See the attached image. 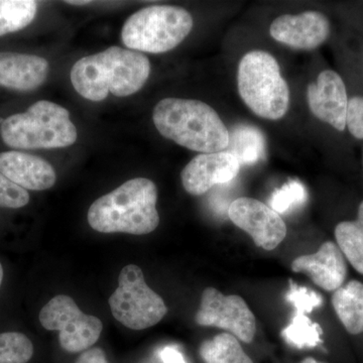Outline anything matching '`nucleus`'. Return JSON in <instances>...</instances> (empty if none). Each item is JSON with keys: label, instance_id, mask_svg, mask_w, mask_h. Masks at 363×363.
I'll list each match as a JSON object with an SVG mask.
<instances>
[{"label": "nucleus", "instance_id": "1", "mask_svg": "<svg viewBox=\"0 0 363 363\" xmlns=\"http://www.w3.org/2000/svg\"><path fill=\"white\" fill-rule=\"evenodd\" d=\"M150 60L143 52L111 47L79 60L71 69L74 89L99 102L109 94L126 97L138 92L150 77Z\"/></svg>", "mask_w": 363, "mask_h": 363}, {"label": "nucleus", "instance_id": "2", "mask_svg": "<svg viewBox=\"0 0 363 363\" xmlns=\"http://www.w3.org/2000/svg\"><path fill=\"white\" fill-rule=\"evenodd\" d=\"M154 182L135 178L95 200L88 210L91 228L101 233L145 235L160 224Z\"/></svg>", "mask_w": 363, "mask_h": 363}, {"label": "nucleus", "instance_id": "3", "mask_svg": "<svg viewBox=\"0 0 363 363\" xmlns=\"http://www.w3.org/2000/svg\"><path fill=\"white\" fill-rule=\"evenodd\" d=\"M152 121L161 135L201 154L225 150L229 131L211 106L199 100L164 98L155 106Z\"/></svg>", "mask_w": 363, "mask_h": 363}, {"label": "nucleus", "instance_id": "4", "mask_svg": "<svg viewBox=\"0 0 363 363\" xmlns=\"http://www.w3.org/2000/svg\"><path fill=\"white\" fill-rule=\"evenodd\" d=\"M0 136L11 149H59L74 145L78 133L70 112L54 102L40 100L25 112L0 119Z\"/></svg>", "mask_w": 363, "mask_h": 363}, {"label": "nucleus", "instance_id": "5", "mask_svg": "<svg viewBox=\"0 0 363 363\" xmlns=\"http://www.w3.org/2000/svg\"><path fill=\"white\" fill-rule=\"evenodd\" d=\"M238 92L248 108L262 118L278 121L290 105V89L281 77L278 61L269 52L252 51L241 59Z\"/></svg>", "mask_w": 363, "mask_h": 363}, {"label": "nucleus", "instance_id": "6", "mask_svg": "<svg viewBox=\"0 0 363 363\" xmlns=\"http://www.w3.org/2000/svg\"><path fill=\"white\" fill-rule=\"evenodd\" d=\"M194 26L183 7L150 6L131 14L123 25L121 40L128 50L162 54L175 49Z\"/></svg>", "mask_w": 363, "mask_h": 363}, {"label": "nucleus", "instance_id": "7", "mask_svg": "<svg viewBox=\"0 0 363 363\" xmlns=\"http://www.w3.org/2000/svg\"><path fill=\"white\" fill-rule=\"evenodd\" d=\"M111 313L117 321L133 330H143L161 322L168 313L161 296L147 285L136 264L121 269L118 288L109 298Z\"/></svg>", "mask_w": 363, "mask_h": 363}, {"label": "nucleus", "instance_id": "8", "mask_svg": "<svg viewBox=\"0 0 363 363\" xmlns=\"http://www.w3.org/2000/svg\"><path fill=\"white\" fill-rule=\"evenodd\" d=\"M39 320L45 330L60 332L62 348L71 353L90 350L104 330L99 318L84 314L75 301L66 295L51 298L40 309Z\"/></svg>", "mask_w": 363, "mask_h": 363}, {"label": "nucleus", "instance_id": "9", "mask_svg": "<svg viewBox=\"0 0 363 363\" xmlns=\"http://www.w3.org/2000/svg\"><path fill=\"white\" fill-rule=\"evenodd\" d=\"M200 326L217 327L250 343L257 332V321L247 303L238 295H223L215 288L203 291L201 305L195 316Z\"/></svg>", "mask_w": 363, "mask_h": 363}, {"label": "nucleus", "instance_id": "10", "mask_svg": "<svg viewBox=\"0 0 363 363\" xmlns=\"http://www.w3.org/2000/svg\"><path fill=\"white\" fill-rule=\"evenodd\" d=\"M228 217L233 224L252 236L257 247L264 250H274L286 238V223L279 214L253 198L234 200L228 207Z\"/></svg>", "mask_w": 363, "mask_h": 363}, {"label": "nucleus", "instance_id": "11", "mask_svg": "<svg viewBox=\"0 0 363 363\" xmlns=\"http://www.w3.org/2000/svg\"><path fill=\"white\" fill-rule=\"evenodd\" d=\"M330 21L320 11L283 14L272 21L269 33L277 42L296 50L316 49L330 35Z\"/></svg>", "mask_w": 363, "mask_h": 363}, {"label": "nucleus", "instance_id": "12", "mask_svg": "<svg viewBox=\"0 0 363 363\" xmlns=\"http://www.w3.org/2000/svg\"><path fill=\"white\" fill-rule=\"evenodd\" d=\"M240 167L238 159L226 150L201 154L183 169L182 184L189 194L201 196L214 186L233 181Z\"/></svg>", "mask_w": 363, "mask_h": 363}, {"label": "nucleus", "instance_id": "13", "mask_svg": "<svg viewBox=\"0 0 363 363\" xmlns=\"http://www.w3.org/2000/svg\"><path fill=\"white\" fill-rule=\"evenodd\" d=\"M310 111L323 123L338 131L346 128L348 96L343 79L333 70H324L307 90Z\"/></svg>", "mask_w": 363, "mask_h": 363}, {"label": "nucleus", "instance_id": "14", "mask_svg": "<svg viewBox=\"0 0 363 363\" xmlns=\"http://www.w3.org/2000/svg\"><path fill=\"white\" fill-rule=\"evenodd\" d=\"M292 269L308 274L315 285L327 292H335L343 286L347 276L345 257L332 241L324 242L313 255L297 257L292 262Z\"/></svg>", "mask_w": 363, "mask_h": 363}, {"label": "nucleus", "instance_id": "15", "mask_svg": "<svg viewBox=\"0 0 363 363\" xmlns=\"http://www.w3.org/2000/svg\"><path fill=\"white\" fill-rule=\"evenodd\" d=\"M0 173L26 191L48 190L57 181L49 162L20 150L0 152Z\"/></svg>", "mask_w": 363, "mask_h": 363}, {"label": "nucleus", "instance_id": "16", "mask_svg": "<svg viewBox=\"0 0 363 363\" xmlns=\"http://www.w3.org/2000/svg\"><path fill=\"white\" fill-rule=\"evenodd\" d=\"M49 72V62L43 57L0 52V87L16 92H30L44 84Z\"/></svg>", "mask_w": 363, "mask_h": 363}, {"label": "nucleus", "instance_id": "17", "mask_svg": "<svg viewBox=\"0 0 363 363\" xmlns=\"http://www.w3.org/2000/svg\"><path fill=\"white\" fill-rule=\"evenodd\" d=\"M332 305L344 328L353 335L363 332V284L348 281L332 296Z\"/></svg>", "mask_w": 363, "mask_h": 363}, {"label": "nucleus", "instance_id": "18", "mask_svg": "<svg viewBox=\"0 0 363 363\" xmlns=\"http://www.w3.org/2000/svg\"><path fill=\"white\" fill-rule=\"evenodd\" d=\"M225 150L238 159L240 166H250L266 157V138L255 126L238 125L229 133Z\"/></svg>", "mask_w": 363, "mask_h": 363}, {"label": "nucleus", "instance_id": "19", "mask_svg": "<svg viewBox=\"0 0 363 363\" xmlns=\"http://www.w3.org/2000/svg\"><path fill=\"white\" fill-rule=\"evenodd\" d=\"M337 245L351 266L363 274V201L354 221L340 222L335 228Z\"/></svg>", "mask_w": 363, "mask_h": 363}, {"label": "nucleus", "instance_id": "20", "mask_svg": "<svg viewBox=\"0 0 363 363\" xmlns=\"http://www.w3.org/2000/svg\"><path fill=\"white\" fill-rule=\"evenodd\" d=\"M200 357L205 363H253L230 333H221L200 346Z\"/></svg>", "mask_w": 363, "mask_h": 363}, {"label": "nucleus", "instance_id": "21", "mask_svg": "<svg viewBox=\"0 0 363 363\" xmlns=\"http://www.w3.org/2000/svg\"><path fill=\"white\" fill-rule=\"evenodd\" d=\"M37 13L33 0H0V38L30 26Z\"/></svg>", "mask_w": 363, "mask_h": 363}, {"label": "nucleus", "instance_id": "22", "mask_svg": "<svg viewBox=\"0 0 363 363\" xmlns=\"http://www.w3.org/2000/svg\"><path fill=\"white\" fill-rule=\"evenodd\" d=\"M35 353L33 341L20 331L0 332V363H28Z\"/></svg>", "mask_w": 363, "mask_h": 363}, {"label": "nucleus", "instance_id": "23", "mask_svg": "<svg viewBox=\"0 0 363 363\" xmlns=\"http://www.w3.org/2000/svg\"><path fill=\"white\" fill-rule=\"evenodd\" d=\"M322 333L321 326L313 323L307 315L296 314L292 323L281 332V336L290 345L297 348L315 347L321 343Z\"/></svg>", "mask_w": 363, "mask_h": 363}, {"label": "nucleus", "instance_id": "24", "mask_svg": "<svg viewBox=\"0 0 363 363\" xmlns=\"http://www.w3.org/2000/svg\"><path fill=\"white\" fill-rule=\"evenodd\" d=\"M308 193L300 181H290L277 189L269 199V207L278 214H283L301 206L307 201Z\"/></svg>", "mask_w": 363, "mask_h": 363}, {"label": "nucleus", "instance_id": "25", "mask_svg": "<svg viewBox=\"0 0 363 363\" xmlns=\"http://www.w3.org/2000/svg\"><path fill=\"white\" fill-rule=\"evenodd\" d=\"M286 300L295 307L296 314H310L313 310L323 304V298L320 294L305 286L296 285L292 281H290V289L286 293Z\"/></svg>", "mask_w": 363, "mask_h": 363}, {"label": "nucleus", "instance_id": "26", "mask_svg": "<svg viewBox=\"0 0 363 363\" xmlns=\"http://www.w3.org/2000/svg\"><path fill=\"white\" fill-rule=\"evenodd\" d=\"M30 202L28 191L18 187L0 173V210H20Z\"/></svg>", "mask_w": 363, "mask_h": 363}, {"label": "nucleus", "instance_id": "27", "mask_svg": "<svg viewBox=\"0 0 363 363\" xmlns=\"http://www.w3.org/2000/svg\"><path fill=\"white\" fill-rule=\"evenodd\" d=\"M346 128L351 135L363 140V97L354 96L348 100Z\"/></svg>", "mask_w": 363, "mask_h": 363}, {"label": "nucleus", "instance_id": "28", "mask_svg": "<svg viewBox=\"0 0 363 363\" xmlns=\"http://www.w3.org/2000/svg\"><path fill=\"white\" fill-rule=\"evenodd\" d=\"M75 363H109L104 351L99 347L90 348L79 357Z\"/></svg>", "mask_w": 363, "mask_h": 363}, {"label": "nucleus", "instance_id": "29", "mask_svg": "<svg viewBox=\"0 0 363 363\" xmlns=\"http://www.w3.org/2000/svg\"><path fill=\"white\" fill-rule=\"evenodd\" d=\"M160 357L164 363H187L180 351L172 346L164 347L160 353Z\"/></svg>", "mask_w": 363, "mask_h": 363}, {"label": "nucleus", "instance_id": "30", "mask_svg": "<svg viewBox=\"0 0 363 363\" xmlns=\"http://www.w3.org/2000/svg\"><path fill=\"white\" fill-rule=\"evenodd\" d=\"M4 281H6V267H4V264L0 260V291L4 288Z\"/></svg>", "mask_w": 363, "mask_h": 363}, {"label": "nucleus", "instance_id": "31", "mask_svg": "<svg viewBox=\"0 0 363 363\" xmlns=\"http://www.w3.org/2000/svg\"><path fill=\"white\" fill-rule=\"evenodd\" d=\"M301 363H325V362H318L317 359H315V358H313V357H308V358H305V359L303 360V362Z\"/></svg>", "mask_w": 363, "mask_h": 363}, {"label": "nucleus", "instance_id": "32", "mask_svg": "<svg viewBox=\"0 0 363 363\" xmlns=\"http://www.w3.org/2000/svg\"><path fill=\"white\" fill-rule=\"evenodd\" d=\"M67 4H76V6H82V4H89V1H66Z\"/></svg>", "mask_w": 363, "mask_h": 363}, {"label": "nucleus", "instance_id": "33", "mask_svg": "<svg viewBox=\"0 0 363 363\" xmlns=\"http://www.w3.org/2000/svg\"><path fill=\"white\" fill-rule=\"evenodd\" d=\"M362 164H363V156H362Z\"/></svg>", "mask_w": 363, "mask_h": 363}]
</instances>
